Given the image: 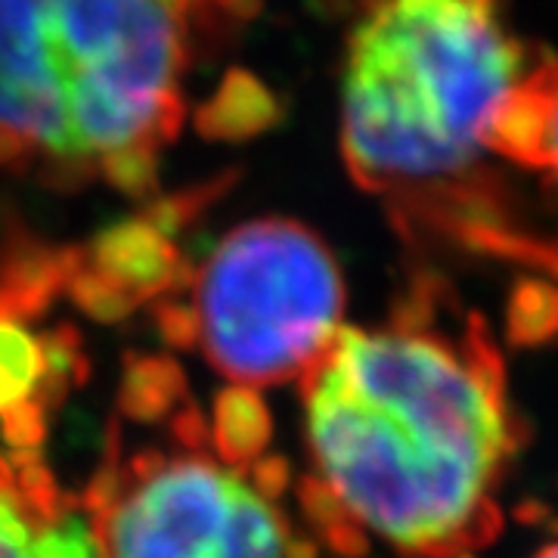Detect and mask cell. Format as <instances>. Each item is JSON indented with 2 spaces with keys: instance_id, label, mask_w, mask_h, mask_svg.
Returning <instances> with one entry per match:
<instances>
[{
  "instance_id": "8992f818",
  "label": "cell",
  "mask_w": 558,
  "mask_h": 558,
  "mask_svg": "<svg viewBox=\"0 0 558 558\" xmlns=\"http://www.w3.org/2000/svg\"><path fill=\"white\" fill-rule=\"evenodd\" d=\"M0 558H100L97 531L78 512L25 497L3 459L0 478Z\"/></svg>"
},
{
  "instance_id": "9a60e30c",
  "label": "cell",
  "mask_w": 558,
  "mask_h": 558,
  "mask_svg": "<svg viewBox=\"0 0 558 558\" xmlns=\"http://www.w3.org/2000/svg\"><path fill=\"white\" fill-rule=\"evenodd\" d=\"M159 329L165 339L178 348H186L193 341H199V319H196V311L193 307H183V304H161L159 314Z\"/></svg>"
},
{
  "instance_id": "277c9868",
  "label": "cell",
  "mask_w": 558,
  "mask_h": 558,
  "mask_svg": "<svg viewBox=\"0 0 558 558\" xmlns=\"http://www.w3.org/2000/svg\"><path fill=\"white\" fill-rule=\"evenodd\" d=\"M208 360L255 388L304 376L341 329L339 260L299 220L258 218L230 230L196 279Z\"/></svg>"
},
{
  "instance_id": "4fadbf2b",
  "label": "cell",
  "mask_w": 558,
  "mask_h": 558,
  "mask_svg": "<svg viewBox=\"0 0 558 558\" xmlns=\"http://www.w3.org/2000/svg\"><path fill=\"white\" fill-rule=\"evenodd\" d=\"M65 289H69L72 301L78 304L84 314H90L94 319H102V323L128 317L131 307H134V301L128 299L119 286H112L97 270H90L87 260H81V267L69 277Z\"/></svg>"
},
{
  "instance_id": "3957f363",
  "label": "cell",
  "mask_w": 558,
  "mask_h": 558,
  "mask_svg": "<svg viewBox=\"0 0 558 558\" xmlns=\"http://www.w3.org/2000/svg\"><path fill=\"white\" fill-rule=\"evenodd\" d=\"M205 0H0V165L156 186Z\"/></svg>"
},
{
  "instance_id": "8fae6325",
  "label": "cell",
  "mask_w": 558,
  "mask_h": 558,
  "mask_svg": "<svg viewBox=\"0 0 558 558\" xmlns=\"http://www.w3.org/2000/svg\"><path fill=\"white\" fill-rule=\"evenodd\" d=\"M183 398V373L168 357H137L128 363L121 379L119 403L140 422L161 418Z\"/></svg>"
},
{
  "instance_id": "7c38bea8",
  "label": "cell",
  "mask_w": 558,
  "mask_h": 558,
  "mask_svg": "<svg viewBox=\"0 0 558 558\" xmlns=\"http://www.w3.org/2000/svg\"><path fill=\"white\" fill-rule=\"evenodd\" d=\"M299 499L304 515L317 527L323 537L329 539V546L341 556H360L366 549V534L360 531L354 521L348 519V512L339 506V499L332 497V490L319 478H304L299 484Z\"/></svg>"
},
{
  "instance_id": "ac0fdd59",
  "label": "cell",
  "mask_w": 558,
  "mask_h": 558,
  "mask_svg": "<svg viewBox=\"0 0 558 558\" xmlns=\"http://www.w3.org/2000/svg\"><path fill=\"white\" fill-rule=\"evenodd\" d=\"M286 558H317V546L311 537H289L286 539Z\"/></svg>"
},
{
  "instance_id": "5b68a950",
  "label": "cell",
  "mask_w": 558,
  "mask_h": 558,
  "mask_svg": "<svg viewBox=\"0 0 558 558\" xmlns=\"http://www.w3.org/2000/svg\"><path fill=\"white\" fill-rule=\"evenodd\" d=\"M102 558H286L277 506L202 457L143 453L94 512Z\"/></svg>"
},
{
  "instance_id": "9c48e42d",
  "label": "cell",
  "mask_w": 558,
  "mask_h": 558,
  "mask_svg": "<svg viewBox=\"0 0 558 558\" xmlns=\"http://www.w3.org/2000/svg\"><path fill=\"white\" fill-rule=\"evenodd\" d=\"M208 435L215 444V453L227 465L248 469L255 459L264 457L274 435V418L255 388L230 385L215 398Z\"/></svg>"
},
{
  "instance_id": "5bb4252c",
  "label": "cell",
  "mask_w": 558,
  "mask_h": 558,
  "mask_svg": "<svg viewBox=\"0 0 558 558\" xmlns=\"http://www.w3.org/2000/svg\"><path fill=\"white\" fill-rule=\"evenodd\" d=\"M44 416H47V410L38 398L25 400L16 410L0 416V432H3L7 444L13 447V453H35L38 450V444L44 440Z\"/></svg>"
},
{
  "instance_id": "30bf717a",
  "label": "cell",
  "mask_w": 558,
  "mask_h": 558,
  "mask_svg": "<svg viewBox=\"0 0 558 558\" xmlns=\"http://www.w3.org/2000/svg\"><path fill=\"white\" fill-rule=\"evenodd\" d=\"M44 344L13 314L0 311V416L38 398L44 385Z\"/></svg>"
},
{
  "instance_id": "ba28073f",
  "label": "cell",
  "mask_w": 558,
  "mask_h": 558,
  "mask_svg": "<svg viewBox=\"0 0 558 558\" xmlns=\"http://www.w3.org/2000/svg\"><path fill=\"white\" fill-rule=\"evenodd\" d=\"M497 156L546 171L558 186V65H539L512 102Z\"/></svg>"
},
{
  "instance_id": "52a82bcc",
  "label": "cell",
  "mask_w": 558,
  "mask_h": 558,
  "mask_svg": "<svg viewBox=\"0 0 558 558\" xmlns=\"http://www.w3.org/2000/svg\"><path fill=\"white\" fill-rule=\"evenodd\" d=\"M84 260L90 270L119 286L134 304L171 289L183 277V264L171 236L149 218L121 220L102 230L90 242Z\"/></svg>"
},
{
  "instance_id": "2e32d148",
  "label": "cell",
  "mask_w": 558,
  "mask_h": 558,
  "mask_svg": "<svg viewBox=\"0 0 558 558\" xmlns=\"http://www.w3.org/2000/svg\"><path fill=\"white\" fill-rule=\"evenodd\" d=\"M248 484L258 490L260 497H267L270 502L289 487V462L282 457H264L255 459L248 465Z\"/></svg>"
},
{
  "instance_id": "7a4b0ae2",
  "label": "cell",
  "mask_w": 558,
  "mask_h": 558,
  "mask_svg": "<svg viewBox=\"0 0 558 558\" xmlns=\"http://www.w3.org/2000/svg\"><path fill=\"white\" fill-rule=\"evenodd\" d=\"M527 78L499 0H366L341 69V156L407 215L558 279V245L515 233L472 186Z\"/></svg>"
},
{
  "instance_id": "d6986e66",
  "label": "cell",
  "mask_w": 558,
  "mask_h": 558,
  "mask_svg": "<svg viewBox=\"0 0 558 558\" xmlns=\"http://www.w3.org/2000/svg\"><path fill=\"white\" fill-rule=\"evenodd\" d=\"M534 558H558V543H553V546H546V549H539V553Z\"/></svg>"
},
{
  "instance_id": "e0dca14e",
  "label": "cell",
  "mask_w": 558,
  "mask_h": 558,
  "mask_svg": "<svg viewBox=\"0 0 558 558\" xmlns=\"http://www.w3.org/2000/svg\"><path fill=\"white\" fill-rule=\"evenodd\" d=\"M174 432H178L180 438H186V444H202L205 435H208V425H205V418L196 413V410H183L174 422Z\"/></svg>"
},
{
  "instance_id": "6da1fadb",
  "label": "cell",
  "mask_w": 558,
  "mask_h": 558,
  "mask_svg": "<svg viewBox=\"0 0 558 558\" xmlns=\"http://www.w3.org/2000/svg\"><path fill=\"white\" fill-rule=\"evenodd\" d=\"M418 286L388 329H339L304 373L317 478L363 534L465 558L502 527L497 490L527 432L478 314L438 326Z\"/></svg>"
}]
</instances>
